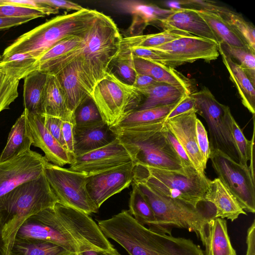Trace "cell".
<instances>
[{
	"instance_id": "obj_1",
	"label": "cell",
	"mask_w": 255,
	"mask_h": 255,
	"mask_svg": "<svg viewBox=\"0 0 255 255\" xmlns=\"http://www.w3.org/2000/svg\"><path fill=\"white\" fill-rule=\"evenodd\" d=\"M15 239L51 242L75 255L102 251L107 243V238L89 215L59 202L27 219Z\"/></svg>"
},
{
	"instance_id": "obj_2",
	"label": "cell",
	"mask_w": 255,
	"mask_h": 255,
	"mask_svg": "<svg viewBox=\"0 0 255 255\" xmlns=\"http://www.w3.org/2000/svg\"><path fill=\"white\" fill-rule=\"evenodd\" d=\"M122 37L114 20L99 11L93 24L77 49L40 66L47 74L55 75L75 61L80 80L91 97L94 87L107 75L119 51Z\"/></svg>"
},
{
	"instance_id": "obj_3",
	"label": "cell",
	"mask_w": 255,
	"mask_h": 255,
	"mask_svg": "<svg viewBox=\"0 0 255 255\" xmlns=\"http://www.w3.org/2000/svg\"><path fill=\"white\" fill-rule=\"evenodd\" d=\"M98 225L107 238L117 242L129 255H204L192 240L153 231L139 223L128 210L100 220Z\"/></svg>"
},
{
	"instance_id": "obj_4",
	"label": "cell",
	"mask_w": 255,
	"mask_h": 255,
	"mask_svg": "<svg viewBox=\"0 0 255 255\" xmlns=\"http://www.w3.org/2000/svg\"><path fill=\"white\" fill-rule=\"evenodd\" d=\"M165 120L115 133L135 165L186 173L166 134Z\"/></svg>"
},
{
	"instance_id": "obj_5",
	"label": "cell",
	"mask_w": 255,
	"mask_h": 255,
	"mask_svg": "<svg viewBox=\"0 0 255 255\" xmlns=\"http://www.w3.org/2000/svg\"><path fill=\"white\" fill-rule=\"evenodd\" d=\"M57 202L44 173L0 197V224L8 254L22 223L32 215L53 207Z\"/></svg>"
},
{
	"instance_id": "obj_6",
	"label": "cell",
	"mask_w": 255,
	"mask_h": 255,
	"mask_svg": "<svg viewBox=\"0 0 255 255\" xmlns=\"http://www.w3.org/2000/svg\"><path fill=\"white\" fill-rule=\"evenodd\" d=\"M98 13L96 10L85 8L54 17L17 38L4 49L2 58L15 54L28 53L38 59L65 38L84 37Z\"/></svg>"
},
{
	"instance_id": "obj_7",
	"label": "cell",
	"mask_w": 255,
	"mask_h": 255,
	"mask_svg": "<svg viewBox=\"0 0 255 255\" xmlns=\"http://www.w3.org/2000/svg\"><path fill=\"white\" fill-rule=\"evenodd\" d=\"M132 181L153 211L155 221L147 227L153 231L171 235L174 228L184 229L198 237L205 224L215 218V208L210 202L205 201L194 207L161 195L142 181L133 179Z\"/></svg>"
},
{
	"instance_id": "obj_8",
	"label": "cell",
	"mask_w": 255,
	"mask_h": 255,
	"mask_svg": "<svg viewBox=\"0 0 255 255\" xmlns=\"http://www.w3.org/2000/svg\"><path fill=\"white\" fill-rule=\"evenodd\" d=\"M134 179L145 182L163 196L197 207L206 201L204 196L210 180L195 168L186 173L135 165Z\"/></svg>"
},
{
	"instance_id": "obj_9",
	"label": "cell",
	"mask_w": 255,
	"mask_h": 255,
	"mask_svg": "<svg viewBox=\"0 0 255 255\" xmlns=\"http://www.w3.org/2000/svg\"><path fill=\"white\" fill-rule=\"evenodd\" d=\"M191 95L195 99L197 113L207 124L211 151H219L240 163L239 154L232 134L234 117L230 108L219 103L205 87Z\"/></svg>"
},
{
	"instance_id": "obj_10",
	"label": "cell",
	"mask_w": 255,
	"mask_h": 255,
	"mask_svg": "<svg viewBox=\"0 0 255 255\" xmlns=\"http://www.w3.org/2000/svg\"><path fill=\"white\" fill-rule=\"evenodd\" d=\"M91 99L110 127L136 110L143 97L135 88L108 72L94 87Z\"/></svg>"
},
{
	"instance_id": "obj_11",
	"label": "cell",
	"mask_w": 255,
	"mask_h": 255,
	"mask_svg": "<svg viewBox=\"0 0 255 255\" xmlns=\"http://www.w3.org/2000/svg\"><path fill=\"white\" fill-rule=\"evenodd\" d=\"M44 174L59 203L88 215L98 212L87 189V175L49 162Z\"/></svg>"
},
{
	"instance_id": "obj_12",
	"label": "cell",
	"mask_w": 255,
	"mask_h": 255,
	"mask_svg": "<svg viewBox=\"0 0 255 255\" xmlns=\"http://www.w3.org/2000/svg\"><path fill=\"white\" fill-rule=\"evenodd\" d=\"M210 158L218 178L238 200L245 212L255 213V182L249 166L237 163L219 151Z\"/></svg>"
},
{
	"instance_id": "obj_13",
	"label": "cell",
	"mask_w": 255,
	"mask_h": 255,
	"mask_svg": "<svg viewBox=\"0 0 255 255\" xmlns=\"http://www.w3.org/2000/svg\"><path fill=\"white\" fill-rule=\"evenodd\" d=\"M150 49L161 55L164 65L172 68L199 60L210 62L219 56L216 42L193 35Z\"/></svg>"
},
{
	"instance_id": "obj_14",
	"label": "cell",
	"mask_w": 255,
	"mask_h": 255,
	"mask_svg": "<svg viewBox=\"0 0 255 255\" xmlns=\"http://www.w3.org/2000/svg\"><path fill=\"white\" fill-rule=\"evenodd\" d=\"M48 162L44 156L31 149L0 161V197L20 184L39 178Z\"/></svg>"
},
{
	"instance_id": "obj_15",
	"label": "cell",
	"mask_w": 255,
	"mask_h": 255,
	"mask_svg": "<svg viewBox=\"0 0 255 255\" xmlns=\"http://www.w3.org/2000/svg\"><path fill=\"white\" fill-rule=\"evenodd\" d=\"M131 161L130 156L117 137L103 147L75 156L69 169L89 176Z\"/></svg>"
},
{
	"instance_id": "obj_16",
	"label": "cell",
	"mask_w": 255,
	"mask_h": 255,
	"mask_svg": "<svg viewBox=\"0 0 255 255\" xmlns=\"http://www.w3.org/2000/svg\"><path fill=\"white\" fill-rule=\"evenodd\" d=\"M135 165L131 161L87 176L88 193L99 209L109 198L129 186L133 180Z\"/></svg>"
},
{
	"instance_id": "obj_17",
	"label": "cell",
	"mask_w": 255,
	"mask_h": 255,
	"mask_svg": "<svg viewBox=\"0 0 255 255\" xmlns=\"http://www.w3.org/2000/svg\"><path fill=\"white\" fill-rule=\"evenodd\" d=\"M196 110H190L166 120L165 123L167 128L183 147L195 169L203 176H206V168L196 140Z\"/></svg>"
},
{
	"instance_id": "obj_18",
	"label": "cell",
	"mask_w": 255,
	"mask_h": 255,
	"mask_svg": "<svg viewBox=\"0 0 255 255\" xmlns=\"http://www.w3.org/2000/svg\"><path fill=\"white\" fill-rule=\"evenodd\" d=\"M27 118L33 141L32 145L43 151L46 160L60 167L72 164L75 157L67 152L49 132L41 116L27 111Z\"/></svg>"
},
{
	"instance_id": "obj_19",
	"label": "cell",
	"mask_w": 255,
	"mask_h": 255,
	"mask_svg": "<svg viewBox=\"0 0 255 255\" xmlns=\"http://www.w3.org/2000/svg\"><path fill=\"white\" fill-rule=\"evenodd\" d=\"M113 4L120 11L132 16L129 27L131 36L141 35L142 31L151 24H158L165 19L172 12V9H163L156 5L134 0H118Z\"/></svg>"
},
{
	"instance_id": "obj_20",
	"label": "cell",
	"mask_w": 255,
	"mask_h": 255,
	"mask_svg": "<svg viewBox=\"0 0 255 255\" xmlns=\"http://www.w3.org/2000/svg\"><path fill=\"white\" fill-rule=\"evenodd\" d=\"M171 9V13L159 24L164 30H181L214 41L218 45L217 38L196 9L183 7Z\"/></svg>"
},
{
	"instance_id": "obj_21",
	"label": "cell",
	"mask_w": 255,
	"mask_h": 255,
	"mask_svg": "<svg viewBox=\"0 0 255 255\" xmlns=\"http://www.w3.org/2000/svg\"><path fill=\"white\" fill-rule=\"evenodd\" d=\"M117 138V135L104 122L85 126H74L75 156L103 147Z\"/></svg>"
},
{
	"instance_id": "obj_22",
	"label": "cell",
	"mask_w": 255,
	"mask_h": 255,
	"mask_svg": "<svg viewBox=\"0 0 255 255\" xmlns=\"http://www.w3.org/2000/svg\"><path fill=\"white\" fill-rule=\"evenodd\" d=\"M198 237L205 247L204 255H237L232 245L225 219L214 218L209 220Z\"/></svg>"
},
{
	"instance_id": "obj_23",
	"label": "cell",
	"mask_w": 255,
	"mask_h": 255,
	"mask_svg": "<svg viewBox=\"0 0 255 255\" xmlns=\"http://www.w3.org/2000/svg\"><path fill=\"white\" fill-rule=\"evenodd\" d=\"M204 199L214 206L215 218H226L233 222L240 215H247L236 198L218 178L210 180Z\"/></svg>"
},
{
	"instance_id": "obj_24",
	"label": "cell",
	"mask_w": 255,
	"mask_h": 255,
	"mask_svg": "<svg viewBox=\"0 0 255 255\" xmlns=\"http://www.w3.org/2000/svg\"><path fill=\"white\" fill-rule=\"evenodd\" d=\"M136 72L148 75L157 82L182 88L188 95L195 92L193 81L174 68L144 59L133 58Z\"/></svg>"
},
{
	"instance_id": "obj_25",
	"label": "cell",
	"mask_w": 255,
	"mask_h": 255,
	"mask_svg": "<svg viewBox=\"0 0 255 255\" xmlns=\"http://www.w3.org/2000/svg\"><path fill=\"white\" fill-rule=\"evenodd\" d=\"M42 115L74 124V114L69 109L60 84L55 75L47 74L43 97Z\"/></svg>"
},
{
	"instance_id": "obj_26",
	"label": "cell",
	"mask_w": 255,
	"mask_h": 255,
	"mask_svg": "<svg viewBox=\"0 0 255 255\" xmlns=\"http://www.w3.org/2000/svg\"><path fill=\"white\" fill-rule=\"evenodd\" d=\"M37 70L31 67L21 66L8 61L0 63V113L9 106L18 97L20 79Z\"/></svg>"
},
{
	"instance_id": "obj_27",
	"label": "cell",
	"mask_w": 255,
	"mask_h": 255,
	"mask_svg": "<svg viewBox=\"0 0 255 255\" xmlns=\"http://www.w3.org/2000/svg\"><path fill=\"white\" fill-rule=\"evenodd\" d=\"M27 118V111L22 113L12 126L6 143L0 154V161L17 156L29 150L33 144Z\"/></svg>"
},
{
	"instance_id": "obj_28",
	"label": "cell",
	"mask_w": 255,
	"mask_h": 255,
	"mask_svg": "<svg viewBox=\"0 0 255 255\" xmlns=\"http://www.w3.org/2000/svg\"><path fill=\"white\" fill-rule=\"evenodd\" d=\"M55 75L63 90L69 109L74 114L80 105L91 98L80 80L75 61L66 65Z\"/></svg>"
},
{
	"instance_id": "obj_29",
	"label": "cell",
	"mask_w": 255,
	"mask_h": 255,
	"mask_svg": "<svg viewBox=\"0 0 255 255\" xmlns=\"http://www.w3.org/2000/svg\"><path fill=\"white\" fill-rule=\"evenodd\" d=\"M137 90L143 97L142 103L137 110L175 104L188 95L182 88L160 82L146 88Z\"/></svg>"
},
{
	"instance_id": "obj_30",
	"label": "cell",
	"mask_w": 255,
	"mask_h": 255,
	"mask_svg": "<svg viewBox=\"0 0 255 255\" xmlns=\"http://www.w3.org/2000/svg\"><path fill=\"white\" fill-rule=\"evenodd\" d=\"M218 50L229 72L230 79L237 87L243 105L255 115V86L239 64L226 55L219 47Z\"/></svg>"
},
{
	"instance_id": "obj_31",
	"label": "cell",
	"mask_w": 255,
	"mask_h": 255,
	"mask_svg": "<svg viewBox=\"0 0 255 255\" xmlns=\"http://www.w3.org/2000/svg\"><path fill=\"white\" fill-rule=\"evenodd\" d=\"M47 74L37 70L24 78V109L28 113L42 115L43 97Z\"/></svg>"
},
{
	"instance_id": "obj_32",
	"label": "cell",
	"mask_w": 255,
	"mask_h": 255,
	"mask_svg": "<svg viewBox=\"0 0 255 255\" xmlns=\"http://www.w3.org/2000/svg\"><path fill=\"white\" fill-rule=\"evenodd\" d=\"M180 102L166 106L135 110L124 118L115 125L110 127V129L114 133H115L121 130L166 120L167 116Z\"/></svg>"
},
{
	"instance_id": "obj_33",
	"label": "cell",
	"mask_w": 255,
	"mask_h": 255,
	"mask_svg": "<svg viewBox=\"0 0 255 255\" xmlns=\"http://www.w3.org/2000/svg\"><path fill=\"white\" fill-rule=\"evenodd\" d=\"M208 11L220 16L249 47L255 51V29L252 23L246 21L240 14L214 2Z\"/></svg>"
},
{
	"instance_id": "obj_34",
	"label": "cell",
	"mask_w": 255,
	"mask_h": 255,
	"mask_svg": "<svg viewBox=\"0 0 255 255\" xmlns=\"http://www.w3.org/2000/svg\"><path fill=\"white\" fill-rule=\"evenodd\" d=\"M190 35L192 34L181 30H164L155 34L129 36L122 38L119 48H153Z\"/></svg>"
},
{
	"instance_id": "obj_35",
	"label": "cell",
	"mask_w": 255,
	"mask_h": 255,
	"mask_svg": "<svg viewBox=\"0 0 255 255\" xmlns=\"http://www.w3.org/2000/svg\"><path fill=\"white\" fill-rule=\"evenodd\" d=\"M9 255H71L63 247L48 242L15 239Z\"/></svg>"
},
{
	"instance_id": "obj_36",
	"label": "cell",
	"mask_w": 255,
	"mask_h": 255,
	"mask_svg": "<svg viewBox=\"0 0 255 255\" xmlns=\"http://www.w3.org/2000/svg\"><path fill=\"white\" fill-rule=\"evenodd\" d=\"M196 10L214 33L218 39V44L224 43L235 47H250L233 29L216 13L203 10L196 9Z\"/></svg>"
},
{
	"instance_id": "obj_37",
	"label": "cell",
	"mask_w": 255,
	"mask_h": 255,
	"mask_svg": "<svg viewBox=\"0 0 255 255\" xmlns=\"http://www.w3.org/2000/svg\"><path fill=\"white\" fill-rule=\"evenodd\" d=\"M131 184L128 211L139 223L148 227L155 221L153 211L135 183L132 181Z\"/></svg>"
},
{
	"instance_id": "obj_38",
	"label": "cell",
	"mask_w": 255,
	"mask_h": 255,
	"mask_svg": "<svg viewBox=\"0 0 255 255\" xmlns=\"http://www.w3.org/2000/svg\"><path fill=\"white\" fill-rule=\"evenodd\" d=\"M218 47L242 68L255 86V51L248 47H235L224 43H219Z\"/></svg>"
},
{
	"instance_id": "obj_39",
	"label": "cell",
	"mask_w": 255,
	"mask_h": 255,
	"mask_svg": "<svg viewBox=\"0 0 255 255\" xmlns=\"http://www.w3.org/2000/svg\"><path fill=\"white\" fill-rule=\"evenodd\" d=\"M84 37L71 36L59 41L38 58L39 66L77 49L83 43Z\"/></svg>"
},
{
	"instance_id": "obj_40",
	"label": "cell",
	"mask_w": 255,
	"mask_h": 255,
	"mask_svg": "<svg viewBox=\"0 0 255 255\" xmlns=\"http://www.w3.org/2000/svg\"><path fill=\"white\" fill-rule=\"evenodd\" d=\"M254 119V130L251 140L245 136L241 128L234 118L232 121V134L240 156V163L247 166L251 155L254 152L255 119Z\"/></svg>"
},
{
	"instance_id": "obj_41",
	"label": "cell",
	"mask_w": 255,
	"mask_h": 255,
	"mask_svg": "<svg viewBox=\"0 0 255 255\" xmlns=\"http://www.w3.org/2000/svg\"><path fill=\"white\" fill-rule=\"evenodd\" d=\"M74 122L76 126H85L103 121L97 106L90 98L75 112Z\"/></svg>"
},
{
	"instance_id": "obj_42",
	"label": "cell",
	"mask_w": 255,
	"mask_h": 255,
	"mask_svg": "<svg viewBox=\"0 0 255 255\" xmlns=\"http://www.w3.org/2000/svg\"><path fill=\"white\" fill-rule=\"evenodd\" d=\"M113 61L115 62L118 73L125 80L124 82L132 85L136 73L133 58L127 54H117Z\"/></svg>"
},
{
	"instance_id": "obj_43",
	"label": "cell",
	"mask_w": 255,
	"mask_h": 255,
	"mask_svg": "<svg viewBox=\"0 0 255 255\" xmlns=\"http://www.w3.org/2000/svg\"><path fill=\"white\" fill-rule=\"evenodd\" d=\"M45 16L42 12L29 7L0 4V17H29L35 19Z\"/></svg>"
},
{
	"instance_id": "obj_44",
	"label": "cell",
	"mask_w": 255,
	"mask_h": 255,
	"mask_svg": "<svg viewBox=\"0 0 255 255\" xmlns=\"http://www.w3.org/2000/svg\"><path fill=\"white\" fill-rule=\"evenodd\" d=\"M196 135L197 145L202 157L204 167L206 168L210 158L211 149L207 131L202 122L197 118L196 121Z\"/></svg>"
},
{
	"instance_id": "obj_45",
	"label": "cell",
	"mask_w": 255,
	"mask_h": 255,
	"mask_svg": "<svg viewBox=\"0 0 255 255\" xmlns=\"http://www.w3.org/2000/svg\"><path fill=\"white\" fill-rule=\"evenodd\" d=\"M1 3L29 7L40 11L45 15L59 12V9L43 3L39 0H1Z\"/></svg>"
},
{
	"instance_id": "obj_46",
	"label": "cell",
	"mask_w": 255,
	"mask_h": 255,
	"mask_svg": "<svg viewBox=\"0 0 255 255\" xmlns=\"http://www.w3.org/2000/svg\"><path fill=\"white\" fill-rule=\"evenodd\" d=\"M40 115L46 128L66 150L62 133V125L64 121L54 117L43 115Z\"/></svg>"
},
{
	"instance_id": "obj_47",
	"label": "cell",
	"mask_w": 255,
	"mask_h": 255,
	"mask_svg": "<svg viewBox=\"0 0 255 255\" xmlns=\"http://www.w3.org/2000/svg\"><path fill=\"white\" fill-rule=\"evenodd\" d=\"M166 134L174 151L179 157L184 170L194 167L183 147L167 128Z\"/></svg>"
},
{
	"instance_id": "obj_48",
	"label": "cell",
	"mask_w": 255,
	"mask_h": 255,
	"mask_svg": "<svg viewBox=\"0 0 255 255\" xmlns=\"http://www.w3.org/2000/svg\"><path fill=\"white\" fill-rule=\"evenodd\" d=\"M74 124L72 123L63 121L62 125V133L66 151L75 157L74 149Z\"/></svg>"
},
{
	"instance_id": "obj_49",
	"label": "cell",
	"mask_w": 255,
	"mask_h": 255,
	"mask_svg": "<svg viewBox=\"0 0 255 255\" xmlns=\"http://www.w3.org/2000/svg\"><path fill=\"white\" fill-rule=\"evenodd\" d=\"M195 101L193 97L191 95H187L170 113L166 120L176 117L190 110L195 109Z\"/></svg>"
},
{
	"instance_id": "obj_50",
	"label": "cell",
	"mask_w": 255,
	"mask_h": 255,
	"mask_svg": "<svg viewBox=\"0 0 255 255\" xmlns=\"http://www.w3.org/2000/svg\"><path fill=\"white\" fill-rule=\"evenodd\" d=\"M43 3L54 7L58 9H65L67 10H73L79 11L85 9L80 5L70 1L64 0H39Z\"/></svg>"
},
{
	"instance_id": "obj_51",
	"label": "cell",
	"mask_w": 255,
	"mask_h": 255,
	"mask_svg": "<svg viewBox=\"0 0 255 255\" xmlns=\"http://www.w3.org/2000/svg\"><path fill=\"white\" fill-rule=\"evenodd\" d=\"M33 19L29 17H0V30L19 25Z\"/></svg>"
},
{
	"instance_id": "obj_52",
	"label": "cell",
	"mask_w": 255,
	"mask_h": 255,
	"mask_svg": "<svg viewBox=\"0 0 255 255\" xmlns=\"http://www.w3.org/2000/svg\"><path fill=\"white\" fill-rule=\"evenodd\" d=\"M157 82L152 77L148 75L136 72L135 78L132 86L136 89H140L150 87Z\"/></svg>"
},
{
	"instance_id": "obj_53",
	"label": "cell",
	"mask_w": 255,
	"mask_h": 255,
	"mask_svg": "<svg viewBox=\"0 0 255 255\" xmlns=\"http://www.w3.org/2000/svg\"><path fill=\"white\" fill-rule=\"evenodd\" d=\"M247 249L246 255H255V221L254 220L252 225L247 231L246 239Z\"/></svg>"
},
{
	"instance_id": "obj_54",
	"label": "cell",
	"mask_w": 255,
	"mask_h": 255,
	"mask_svg": "<svg viewBox=\"0 0 255 255\" xmlns=\"http://www.w3.org/2000/svg\"><path fill=\"white\" fill-rule=\"evenodd\" d=\"M81 255H121L115 249L112 251H98L94 250L87 251L80 254Z\"/></svg>"
},
{
	"instance_id": "obj_55",
	"label": "cell",
	"mask_w": 255,
	"mask_h": 255,
	"mask_svg": "<svg viewBox=\"0 0 255 255\" xmlns=\"http://www.w3.org/2000/svg\"><path fill=\"white\" fill-rule=\"evenodd\" d=\"M0 255H8L6 244L3 238L1 226L0 224Z\"/></svg>"
},
{
	"instance_id": "obj_56",
	"label": "cell",
	"mask_w": 255,
	"mask_h": 255,
	"mask_svg": "<svg viewBox=\"0 0 255 255\" xmlns=\"http://www.w3.org/2000/svg\"><path fill=\"white\" fill-rule=\"evenodd\" d=\"M2 61V56L0 55V63H1Z\"/></svg>"
},
{
	"instance_id": "obj_57",
	"label": "cell",
	"mask_w": 255,
	"mask_h": 255,
	"mask_svg": "<svg viewBox=\"0 0 255 255\" xmlns=\"http://www.w3.org/2000/svg\"></svg>"
},
{
	"instance_id": "obj_58",
	"label": "cell",
	"mask_w": 255,
	"mask_h": 255,
	"mask_svg": "<svg viewBox=\"0 0 255 255\" xmlns=\"http://www.w3.org/2000/svg\"><path fill=\"white\" fill-rule=\"evenodd\" d=\"M79 255H81L80 254H79Z\"/></svg>"
}]
</instances>
